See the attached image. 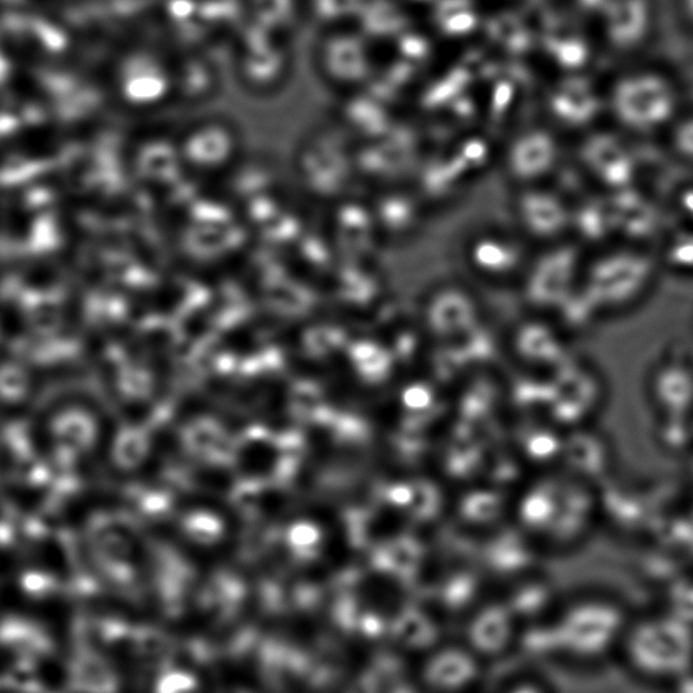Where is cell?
<instances>
[{"instance_id": "cell-1", "label": "cell", "mask_w": 693, "mask_h": 693, "mask_svg": "<svg viewBox=\"0 0 693 693\" xmlns=\"http://www.w3.org/2000/svg\"><path fill=\"white\" fill-rule=\"evenodd\" d=\"M606 116L630 139L662 136L685 109L684 88L668 68L638 63L623 68L604 86Z\"/></svg>"}, {"instance_id": "cell-2", "label": "cell", "mask_w": 693, "mask_h": 693, "mask_svg": "<svg viewBox=\"0 0 693 693\" xmlns=\"http://www.w3.org/2000/svg\"><path fill=\"white\" fill-rule=\"evenodd\" d=\"M578 160L581 168L604 193L637 186L639 163L626 134L611 129L593 128L581 134Z\"/></svg>"}, {"instance_id": "cell-3", "label": "cell", "mask_w": 693, "mask_h": 693, "mask_svg": "<svg viewBox=\"0 0 693 693\" xmlns=\"http://www.w3.org/2000/svg\"><path fill=\"white\" fill-rule=\"evenodd\" d=\"M512 214L516 231L528 243L546 245L572 239L573 204L547 183L516 187Z\"/></svg>"}, {"instance_id": "cell-4", "label": "cell", "mask_w": 693, "mask_h": 693, "mask_svg": "<svg viewBox=\"0 0 693 693\" xmlns=\"http://www.w3.org/2000/svg\"><path fill=\"white\" fill-rule=\"evenodd\" d=\"M560 132L550 124L531 125L513 134L505 144L503 166L516 187L549 182L561 166Z\"/></svg>"}, {"instance_id": "cell-5", "label": "cell", "mask_w": 693, "mask_h": 693, "mask_svg": "<svg viewBox=\"0 0 693 693\" xmlns=\"http://www.w3.org/2000/svg\"><path fill=\"white\" fill-rule=\"evenodd\" d=\"M550 125L557 129L584 134L596 128L601 116H606L604 87L597 86L581 72L566 76L551 88L546 97Z\"/></svg>"}, {"instance_id": "cell-6", "label": "cell", "mask_w": 693, "mask_h": 693, "mask_svg": "<svg viewBox=\"0 0 693 693\" xmlns=\"http://www.w3.org/2000/svg\"><path fill=\"white\" fill-rule=\"evenodd\" d=\"M465 252L470 266L489 277L519 273L531 259L528 241L518 231L497 227L473 232L466 240Z\"/></svg>"}, {"instance_id": "cell-7", "label": "cell", "mask_w": 693, "mask_h": 693, "mask_svg": "<svg viewBox=\"0 0 693 693\" xmlns=\"http://www.w3.org/2000/svg\"><path fill=\"white\" fill-rule=\"evenodd\" d=\"M607 197L618 241L647 245V237L661 232V213L638 186L608 193Z\"/></svg>"}, {"instance_id": "cell-8", "label": "cell", "mask_w": 693, "mask_h": 693, "mask_svg": "<svg viewBox=\"0 0 693 693\" xmlns=\"http://www.w3.org/2000/svg\"><path fill=\"white\" fill-rule=\"evenodd\" d=\"M662 262L677 271H693V227L679 224L662 235Z\"/></svg>"}, {"instance_id": "cell-9", "label": "cell", "mask_w": 693, "mask_h": 693, "mask_svg": "<svg viewBox=\"0 0 693 693\" xmlns=\"http://www.w3.org/2000/svg\"><path fill=\"white\" fill-rule=\"evenodd\" d=\"M669 152L679 162L693 166V109L685 107L664 134Z\"/></svg>"}, {"instance_id": "cell-10", "label": "cell", "mask_w": 693, "mask_h": 693, "mask_svg": "<svg viewBox=\"0 0 693 693\" xmlns=\"http://www.w3.org/2000/svg\"><path fill=\"white\" fill-rule=\"evenodd\" d=\"M670 205H672L673 213L679 217V224L693 227V183H684L677 187Z\"/></svg>"}, {"instance_id": "cell-11", "label": "cell", "mask_w": 693, "mask_h": 693, "mask_svg": "<svg viewBox=\"0 0 693 693\" xmlns=\"http://www.w3.org/2000/svg\"><path fill=\"white\" fill-rule=\"evenodd\" d=\"M681 13L689 26L693 28V0H683L681 2Z\"/></svg>"}]
</instances>
